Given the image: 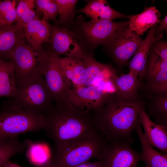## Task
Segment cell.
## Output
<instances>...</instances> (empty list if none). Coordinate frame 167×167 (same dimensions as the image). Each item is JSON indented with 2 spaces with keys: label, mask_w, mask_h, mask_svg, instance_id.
Masks as SVG:
<instances>
[{
  "label": "cell",
  "mask_w": 167,
  "mask_h": 167,
  "mask_svg": "<svg viewBox=\"0 0 167 167\" xmlns=\"http://www.w3.org/2000/svg\"><path fill=\"white\" fill-rule=\"evenodd\" d=\"M143 107L138 99L127 100L109 92L102 107L92 113L95 127L106 143L133 142L132 134Z\"/></svg>",
  "instance_id": "cell-1"
},
{
  "label": "cell",
  "mask_w": 167,
  "mask_h": 167,
  "mask_svg": "<svg viewBox=\"0 0 167 167\" xmlns=\"http://www.w3.org/2000/svg\"><path fill=\"white\" fill-rule=\"evenodd\" d=\"M45 116L43 130L55 144L99 133L92 113L79 110L59 98Z\"/></svg>",
  "instance_id": "cell-2"
},
{
  "label": "cell",
  "mask_w": 167,
  "mask_h": 167,
  "mask_svg": "<svg viewBox=\"0 0 167 167\" xmlns=\"http://www.w3.org/2000/svg\"><path fill=\"white\" fill-rule=\"evenodd\" d=\"M106 142L99 133L55 144L51 163L57 167H76L100 157Z\"/></svg>",
  "instance_id": "cell-3"
},
{
  "label": "cell",
  "mask_w": 167,
  "mask_h": 167,
  "mask_svg": "<svg viewBox=\"0 0 167 167\" xmlns=\"http://www.w3.org/2000/svg\"><path fill=\"white\" fill-rule=\"evenodd\" d=\"M17 86V92L10 99L17 106L44 116L53 106L54 100L41 74L19 81Z\"/></svg>",
  "instance_id": "cell-4"
},
{
  "label": "cell",
  "mask_w": 167,
  "mask_h": 167,
  "mask_svg": "<svg viewBox=\"0 0 167 167\" xmlns=\"http://www.w3.org/2000/svg\"><path fill=\"white\" fill-rule=\"evenodd\" d=\"M45 116L33 113L14 105L10 100L2 103L0 110V140L43 129Z\"/></svg>",
  "instance_id": "cell-5"
},
{
  "label": "cell",
  "mask_w": 167,
  "mask_h": 167,
  "mask_svg": "<svg viewBox=\"0 0 167 167\" xmlns=\"http://www.w3.org/2000/svg\"><path fill=\"white\" fill-rule=\"evenodd\" d=\"M40 72L54 101L71 88V82L64 74L55 55L43 49L37 54Z\"/></svg>",
  "instance_id": "cell-6"
},
{
  "label": "cell",
  "mask_w": 167,
  "mask_h": 167,
  "mask_svg": "<svg viewBox=\"0 0 167 167\" xmlns=\"http://www.w3.org/2000/svg\"><path fill=\"white\" fill-rule=\"evenodd\" d=\"M143 41L127 25L119 29L105 46L112 59L121 67L134 55Z\"/></svg>",
  "instance_id": "cell-7"
},
{
  "label": "cell",
  "mask_w": 167,
  "mask_h": 167,
  "mask_svg": "<svg viewBox=\"0 0 167 167\" xmlns=\"http://www.w3.org/2000/svg\"><path fill=\"white\" fill-rule=\"evenodd\" d=\"M109 93L93 85L71 88L59 98L79 110L92 113L102 107Z\"/></svg>",
  "instance_id": "cell-8"
},
{
  "label": "cell",
  "mask_w": 167,
  "mask_h": 167,
  "mask_svg": "<svg viewBox=\"0 0 167 167\" xmlns=\"http://www.w3.org/2000/svg\"><path fill=\"white\" fill-rule=\"evenodd\" d=\"M130 144L122 142L106 143L98 161L104 167H138L140 154Z\"/></svg>",
  "instance_id": "cell-9"
},
{
  "label": "cell",
  "mask_w": 167,
  "mask_h": 167,
  "mask_svg": "<svg viewBox=\"0 0 167 167\" xmlns=\"http://www.w3.org/2000/svg\"><path fill=\"white\" fill-rule=\"evenodd\" d=\"M11 60L14 65L16 84L40 73L37 56L31 46L24 39L17 45Z\"/></svg>",
  "instance_id": "cell-10"
},
{
  "label": "cell",
  "mask_w": 167,
  "mask_h": 167,
  "mask_svg": "<svg viewBox=\"0 0 167 167\" xmlns=\"http://www.w3.org/2000/svg\"><path fill=\"white\" fill-rule=\"evenodd\" d=\"M143 77L147 89L155 95L167 93V61L161 59L152 47Z\"/></svg>",
  "instance_id": "cell-11"
},
{
  "label": "cell",
  "mask_w": 167,
  "mask_h": 167,
  "mask_svg": "<svg viewBox=\"0 0 167 167\" xmlns=\"http://www.w3.org/2000/svg\"><path fill=\"white\" fill-rule=\"evenodd\" d=\"M50 51L54 54L82 59L86 53L71 32L65 28L50 25Z\"/></svg>",
  "instance_id": "cell-12"
},
{
  "label": "cell",
  "mask_w": 167,
  "mask_h": 167,
  "mask_svg": "<svg viewBox=\"0 0 167 167\" xmlns=\"http://www.w3.org/2000/svg\"><path fill=\"white\" fill-rule=\"evenodd\" d=\"M128 24V22H126L91 20L84 22L82 28L84 35L91 45L94 46L105 45L119 29Z\"/></svg>",
  "instance_id": "cell-13"
},
{
  "label": "cell",
  "mask_w": 167,
  "mask_h": 167,
  "mask_svg": "<svg viewBox=\"0 0 167 167\" xmlns=\"http://www.w3.org/2000/svg\"><path fill=\"white\" fill-rule=\"evenodd\" d=\"M138 119L144 129L143 135L147 142L161 152L167 153V127L152 122L144 108L139 112Z\"/></svg>",
  "instance_id": "cell-14"
},
{
  "label": "cell",
  "mask_w": 167,
  "mask_h": 167,
  "mask_svg": "<svg viewBox=\"0 0 167 167\" xmlns=\"http://www.w3.org/2000/svg\"><path fill=\"white\" fill-rule=\"evenodd\" d=\"M158 24L151 27L145 39L134 55L129 65V73L141 80L143 78L152 43L156 39L154 36Z\"/></svg>",
  "instance_id": "cell-15"
},
{
  "label": "cell",
  "mask_w": 167,
  "mask_h": 167,
  "mask_svg": "<svg viewBox=\"0 0 167 167\" xmlns=\"http://www.w3.org/2000/svg\"><path fill=\"white\" fill-rule=\"evenodd\" d=\"M86 65L85 72L82 87L94 85L96 80H109L117 74L115 70L110 65L96 60L92 54L86 53L83 56Z\"/></svg>",
  "instance_id": "cell-16"
},
{
  "label": "cell",
  "mask_w": 167,
  "mask_h": 167,
  "mask_svg": "<svg viewBox=\"0 0 167 167\" xmlns=\"http://www.w3.org/2000/svg\"><path fill=\"white\" fill-rule=\"evenodd\" d=\"M24 37L23 29L13 24L0 23V59H11L14 50Z\"/></svg>",
  "instance_id": "cell-17"
},
{
  "label": "cell",
  "mask_w": 167,
  "mask_h": 167,
  "mask_svg": "<svg viewBox=\"0 0 167 167\" xmlns=\"http://www.w3.org/2000/svg\"><path fill=\"white\" fill-rule=\"evenodd\" d=\"M50 26L44 17L40 20L37 17L24 27L25 37L34 52L42 48L43 43L50 42Z\"/></svg>",
  "instance_id": "cell-18"
},
{
  "label": "cell",
  "mask_w": 167,
  "mask_h": 167,
  "mask_svg": "<svg viewBox=\"0 0 167 167\" xmlns=\"http://www.w3.org/2000/svg\"><path fill=\"white\" fill-rule=\"evenodd\" d=\"M109 80L115 93L120 97L127 100L137 99L139 89L142 87L140 79L130 73L118 76L116 74Z\"/></svg>",
  "instance_id": "cell-19"
},
{
  "label": "cell",
  "mask_w": 167,
  "mask_h": 167,
  "mask_svg": "<svg viewBox=\"0 0 167 167\" xmlns=\"http://www.w3.org/2000/svg\"><path fill=\"white\" fill-rule=\"evenodd\" d=\"M85 14L92 20H113L118 18L130 19L131 16L123 14L115 10L109 5L107 1L93 0L88 1L87 4L77 11Z\"/></svg>",
  "instance_id": "cell-20"
},
{
  "label": "cell",
  "mask_w": 167,
  "mask_h": 167,
  "mask_svg": "<svg viewBox=\"0 0 167 167\" xmlns=\"http://www.w3.org/2000/svg\"><path fill=\"white\" fill-rule=\"evenodd\" d=\"M134 130L139 137L141 145L140 160L144 162L146 167H167V153L156 151L147 142L139 122L136 124Z\"/></svg>",
  "instance_id": "cell-21"
},
{
  "label": "cell",
  "mask_w": 167,
  "mask_h": 167,
  "mask_svg": "<svg viewBox=\"0 0 167 167\" xmlns=\"http://www.w3.org/2000/svg\"><path fill=\"white\" fill-rule=\"evenodd\" d=\"M161 16L155 6H146L141 13L131 16L128 25L138 36H142L149 28L159 23Z\"/></svg>",
  "instance_id": "cell-22"
},
{
  "label": "cell",
  "mask_w": 167,
  "mask_h": 167,
  "mask_svg": "<svg viewBox=\"0 0 167 167\" xmlns=\"http://www.w3.org/2000/svg\"><path fill=\"white\" fill-rule=\"evenodd\" d=\"M55 55L65 76L75 88L81 87L85 72L86 65L84 60L74 58L60 57Z\"/></svg>",
  "instance_id": "cell-23"
},
{
  "label": "cell",
  "mask_w": 167,
  "mask_h": 167,
  "mask_svg": "<svg viewBox=\"0 0 167 167\" xmlns=\"http://www.w3.org/2000/svg\"><path fill=\"white\" fill-rule=\"evenodd\" d=\"M17 91L15 67L11 60L0 59V97L12 98Z\"/></svg>",
  "instance_id": "cell-24"
},
{
  "label": "cell",
  "mask_w": 167,
  "mask_h": 167,
  "mask_svg": "<svg viewBox=\"0 0 167 167\" xmlns=\"http://www.w3.org/2000/svg\"><path fill=\"white\" fill-rule=\"evenodd\" d=\"M26 143V156L35 167H41L49 164L53 154L48 145L42 142H33L29 140Z\"/></svg>",
  "instance_id": "cell-25"
},
{
  "label": "cell",
  "mask_w": 167,
  "mask_h": 167,
  "mask_svg": "<svg viewBox=\"0 0 167 167\" xmlns=\"http://www.w3.org/2000/svg\"><path fill=\"white\" fill-rule=\"evenodd\" d=\"M25 141L21 142L17 137L0 142V167H4L10 159L26 150Z\"/></svg>",
  "instance_id": "cell-26"
},
{
  "label": "cell",
  "mask_w": 167,
  "mask_h": 167,
  "mask_svg": "<svg viewBox=\"0 0 167 167\" xmlns=\"http://www.w3.org/2000/svg\"><path fill=\"white\" fill-rule=\"evenodd\" d=\"M149 107L155 123L167 127V95L157 94Z\"/></svg>",
  "instance_id": "cell-27"
},
{
  "label": "cell",
  "mask_w": 167,
  "mask_h": 167,
  "mask_svg": "<svg viewBox=\"0 0 167 167\" xmlns=\"http://www.w3.org/2000/svg\"><path fill=\"white\" fill-rule=\"evenodd\" d=\"M16 8L17 18L15 25L19 28L23 29L24 26L35 19L38 16L34 10L35 0H20Z\"/></svg>",
  "instance_id": "cell-28"
},
{
  "label": "cell",
  "mask_w": 167,
  "mask_h": 167,
  "mask_svg": "<svg viewBox=\"0 0 167 167\" xmlns=\"http://www.w3.org/2000/svg\"><path fill=\"white\" fill-rule=\"evenodd\" d=\"M57 3L59 22L66 23L72 19L75 14V7L78 2L77 0H55Z\"/></svg>",
  "instance_id": "cell-29"
},
{
  "label": "cell",
  "mask_w": 167,
  "mask_h": 167,
  "mask_svg": "<svg viewBox=\"0 0 167 167\" xmlns=\"http://www.w3.org/2000/svg\"><path fill=\"white\" fill-rule=\"evenodd\" d=\"M37 11L42 12L48 21H55L58 15V6L55 0H35Z\"/></svg>",
  "instance_id": "cell-30"
},
{
  "label": "cell",
  "mask_w": 167,
  "mask_h": 167,
  "mask_svg": "<svg viewBox=\"0 0 167 167\" xmlns=\"http://www.w3.org/2000/svg\"><path fill=\"white\" fill-rule=\"evenodd\" d=\"M16 1H0V15L6 24H13L17 18Z\"/></svg>",
  "instance_id": "cell-31"
},
{
  "label": "cell",
  "mask_w": 167,
  "mask_h": 167,
  "mask_svg": "<svg viewBox=\"0 0 167 167\" xmlns=\"http://www.w3.org/2000/svg\"><path fill=\"white\" fill-rule=\"evenodd\" d=\"M154 52L161 59L167 61V43L164 40L156 39L152 44Z\"/></svg>",
  "instance_id": "cell-32"
},
{
  "label": "cell",
  "mask_w": 167,
  "mask_h": 167,
  "mask_svg": "<svg viewBox=\"0 0 167 167\" xmlns=\"http://www.w3.org/2000/svg\"><path fill=\"white\" fill-rule=\"evenodd\" d=\"M158 27L157 26L155 31L154 36L158 39H161L163 36V32L166 33L167 31V15H166L165 18L161 20L159 22Z\"/></svg>",
  "instance_id": "cell-33"
},
{
  "label": "cell",
  "mask_w": 167,
  "mask_h": 167,
  "mask_svg": "<svg viewBox=\"0 0 167 167\" xmlns=\"http://www.w3.org/2000/svg\"><path fill=\"white\" fill-rule=\"evenodd\" d=\"M76 167H104L98 161L93 162L89 161L80 165Z\"/></svg>",
  "instance_id": "cell-34"
},
{
  "label": "cell",
  "mask_w": 167,
  "mask_h": 167,
  "mask_svg": "<svg viewBox=\"0 0 167 167\" xmlns=\"http://www.w3.org/2000/svg\"><path fill=\"white\" fill-rule=\"evenodd\" d=\"M4 167H21L18 165L10 161L6 163Z\"/></svg>",
  "instance_id": "cell-35"
},
{
  "label": "cell",
  "mask_w": 167,
  "mask_h": 167,
  "mask_svg": "<svg viewBox=\"0 0 167 167\" xmlns=\"http://www.w3.org/2000/svg\"><path fill=\"white\" fill-rule=\"evenodd\" d=\"M41 167H57L52 165L50 163L49 164L47 165H45V166Z\"/></svg>",
  "instance_id": "cell-36"
},
{
  "label": "cell",
  "mask_w": 167,
  "mask_h": 167,
  "mask_svg": "<svg viewBox=\"0 0 167 167\" xmlns=\"http://www.w3.org/2000/svg\"><path fill=\"white\" fill-rule=\"evenodd\" d=\"M0 23L5 24L3 19L0 15Z\"/></svg>",
  "instance_id": "cell-37"
},
{
  "label": "cell",
  "mask_w": 167,
  "mask_h": 167,
  "mask_svg": "<svg viewBox=\"0 0 167 167\" xmlns=\"http://www.w3.org/2000/svg\"><path fill=\"white\" fill-rule=\"evenodd\" d=\"M2 141V140H0V142H1V141Z\"/></svg>",
  "instance_id": "cell-38"
}]
</instances>
